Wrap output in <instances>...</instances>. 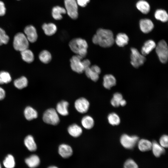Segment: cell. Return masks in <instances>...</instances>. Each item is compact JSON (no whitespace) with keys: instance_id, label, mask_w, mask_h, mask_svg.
<instances>
[{"instance_id":"33","label":"cell","mask_w":168,"mask_h":168,"mask_svg":"<svg viewBox=\"0 0 168 168\" xmlns=\"http://www.w3.org/2000/svg\"><path fill=\"white\" fill-rule=\"evenodd\" d=\"M3 164L6 168H14L15 166L14 157L11 154L7 155L3 160Z\"/></svg>"},{"instance_id":"3","label":"cell","mask_w":168,"mask_h":168,"mask_svg":"<svg viewBox=\"0 0 168 168\" xmlns=\"http://www.w3.org/2000/svg\"><path fill=\"white\" fill-rule=\"evenodd\" d=\"M29 41L25 35L23 33L19 32L14 36L13 41L14 49L20 52L28 49Z\"/></svg>"},{"instance_id":"46","label":"cell","mask_w":168,"mask_h":168,"mask_svg":"<svg viewBox=\"0 0 168 168\" xmlns=\"http://www.w3.org/2000/svg\"><path fill=\"white\" fill-rule=\"evenodd\" d=\"M0 168H2L0 163Z\"/></svg>"},{"instance_id":"6","label":"cell","mask_w":168,"mask_h":168,"mask_svg":"<svg viewBox=\"0 0 168 168\" xmlns=\"http://www.w3.org/2000/svg\"><path fill=\"white\" fill-rule=\"evenodd\" d=\"M131 50V63L134 68H138L144 64L146 58L145 56L141 54L136 49L132 48Z\"/></svg>"},{"instance_id":"29","label":"cell","mask_w":168,"mask_h":168,"mask_svg":"<svg viewBox=\"0 0 168 168\" xmlns=\"http://www.w3.org/2000/svg\"><path fill=\"white\" fill-rule=\"evenodd\" d=\"M22 59L27 63H31L34 60V55L32 51L28 49L21 52Z\"/></svg>"},{"instance_id":"32","label":"cell","mask_w":168,"mask_h":168,"mask_svg":"<svg viewBox=\"0 0 168 168\" xmlns=\"http://www.w3.org/2000/svg\"><path fill=\"white\" fill-rule=\"evenodd\" d=\"M28 83V80L27 78L24 76H22L15 80L14 82V86L19 89H22L26 87Z\"/></svg>"},{"instance_id":"45","label":"cell","mask_w":168,"mask_h":168,"mask_svg":"<svg viewBox=\"0 0 168 168\" xmlns=\"http://www.w3.org/2000/svg\"><path fill=\"white\" fill-rule=\"evenodd\" d=\"M48 168H58L56 166H51L49 167Z\"/></svg>"},{"instance_id":"41","label":"cell","mask_w":168,"mask_h":168,"mask_svg":"<svg viewBox=\"0 0 168 168\" xmlns=\"http://www.w3.org/2000/svg\"><path fill=\"white\" fill-rule=\"evenodd\" d=\"M90 0H76L78 5L83 7H85Z\"/></svg>"},{"instance_id":"20","label":"cell","mask_w":168,"mask_h":168,"mask_svg":"<svg viewBox=\"0 0 168 168\" xmlns=\"http://www.w3.org/2000/svg\"><path fill=\"white\" fill-rule=\"evenodd\" d=\"M42 28L45 34L49 36L54 35L57 30L56 26L53 23H44L42 25Z\"/></svg>"},{"instance_id":"14","label":"cell","mask_w":168,"mask_h":168,"mask_svg":"<svg viewBox=\"0 0 168 168\" xmlns=\"http://www.w3.org/2000/svg\"><path fill=\"white\" fill-rule=\"evenodd\" d=\"M58 152L60 156L64 158L69 157L73 153L72 147L69 145L64 144H62L59 146Z\"/></svg>"},{"instance_id":"38","label":"cell","mask_w":168,"mask_h":168,"mask_svg":"<svg viewBox=\"0 0 168 168\" xmlns=\"http://www.w3.org/2000/svg\"><path fill=\"white\" fill-rule=\"evenodd\" d=\"M124 168H138L136 162L132 159H127L124 162Z\"/></svg>"},{"instance_id":"18","label":"cell","mask_w":168,"mask_h":168,"mask_svg":"<svg viewBox=\"0 0 168 168\" xmlns=\"http://www.w3.org/2000/svg\"><path fill=\"white\" fill-rule=\"evenodd\" d=\"M68 105L69 104L67 101L62 100L57 104L56 111L62 115L66 116L68 114Z\"/></svg>"},{"instance_id":"15","label":"cell","mask_w":168,"mask_h":168,"mask_svg":"<svg viewBox=\"0 0 168 168\" xmlns=\"http://www.w3.org/2000/svg\"><path fill=\"white\" fill-rule=\"evenodd\" d=\"M25 162L30 168H35L38 167L40 163V160L37 155L33 154L25 159Z\"/></svg>"},{"instance_id":"19","label":"cell","mask_w":168,"mask_h":168,"mask_svg":"<svg viewBox=\"0 0 168 168\" xmlns=\"http://www.w3.org/2000/svg\"><path fill=\"white\" fill-rule=\"evenodd\" d=\"M137 9L144 14L148 13L150 10V6L149 3L144 0H140L136 4Z\"/></svg>"},{"instance_id":"2","label":"cell","mask_w":168,"mask_h":168,"mask_svg":"<svg viewBox=\"0 0 168 168\" xmlns=\"http://www.w3.org/2000/svg\"><path fill=\"white\" fill-rule=\"evenodd\" d=\"M69 46L72 51L76 54L83 58L86 56L88 44L85 40L80 38L73 39L69 42Z\"/></svg>"},{"instance_id":"28","label":"cell","mask_w":168,"mask_h":168,"mask_svg":"<svg viewBox=\"0 0 168 168\" xmlns=\"http://www.w3.org/2000/svg\"><path fill=\"white\" fill-rule=\"evenodd\" d=\"M66 12L65 8L59 6L54 7L52 10V16L53 18L56 20H59L62 18V14Z\"/></svg>"},{"instance_id":"35","label":"cell","mask_w":168,"mask_h":168,"mask_svg":"<svg viewBox=\"0 0 168 168\" xmlns=\"http://www.w3.org/2000/svg\"><path fill=\"white\" fill-rule=\"evenodd\" d=\"M108 119L109 123L112 125H118L120 121L119 116L114 113L109 114L108 116Z\"/></svg>"},{"instance_id":"44","label":"cell","mask_w":168,"mask_h":168,"mask_svg":"<svg viewBox=\"0 0 168 168\" xmlns=\"http://www.w3.org/2000/svg\"><path fill=\"white\" fill-rule=\"evenodd\" d=\"M126 104V100H125L123 99L121 100L120 103V105H121L122 106H124Z\"/></svg>"},{"instance_id":"13","label":"cell","mask_w":168,"mask_h":168,"mask_svg":"<svg viewBox=\"0 0 168 168\" xmlns=\"http://www.w3.org/2000/svg\"><path fill=\"white\" fill-rule=\"evenodd\" d=\"M139 26L140 30L143 33H148L153 30L154 25L151 20L145 18L140 20Z\"/></svg>"},{"instance_id":"36","label":"cell","mask_w":168,"mask_h":168,"mask_svg":"<svg viewBox=\"0 0 168 168\" xmlns=\"http://www.w3.org/2000/svg\"><path fill=\"white\" fill-rule=\"evenodd\" d=\"M123 99V96L121 94L118 92H116L113 95V96L111 100V104L114 107H118L120 105V103Z\"/></svg>"},{"instance_id":"16","label":"cell","mask_w":168,"mask_h":168,"mask_svg":"<svg viewBox=\"0 0 168 168\" xmlns=\"http://www.w3.org/2000/svg\"><path fill=\"white\" fill-rule=\"evenodd\" d=\"M156 45L155 42L153 40H147L142 48L141 54L144 56L147 55L155 48Z\"/></svg>"},{"instance_id":"23","label":"cell","mask_w":168,"mask_h":168,"mask_svg":"<svg viewBox=\"0 0 168 168\" xmlns=\"http://www.w3.org/2000/svg\"><path fill=\"white\" fill-rule=\"evenodd\" d=\"M151 149L154 155L157 157H160L165 152L164 148L156 141H153L152 143Z\"/></svg>"},{"instance_id":"21","label":"cell","mask_w":168,"mask_h":168,"mask_svg":"<svg viewBox=\"0 0 168 168\" xmlns=\"http://www.w3.org/2000/svg\"><path fill=\"white\" fill-rule=\"evenodd\" d=\"M24 143L26 147L30 151L34 152L36 150V144L31 135L27 136L25 138Z\"/></svg>"},{"instance_id":"30","label":"cell","mask_w":168,"mask_h":168,"mask_svg":"<svg viewBox=\"0 0 168 168\" xmlns=\"http://www.w3.org/2000/svg\"><path fill=\"white\" fill-rule=\"evenodd\" d=\"M39 58L41 62L44 64H47L51 61L52 56L49 51L46 50H44L40 53Z\"/></svg>"},{"instance_id":"4","label":"cell","mask_w":168,"mask_h":168,"mask_svg":"<svg viewBox=\"0 0 168 168\" xmlns=\"http://www.w3.org/2000/svg\"><path fill=\"white\" fill-rule=\"evenodd\" d=\"M156 51L160 61L162 63L167 62L168 58V47L166 42L160 40L156 45Z\"/></svg>"},{"instance_id":"12","label":"cell","mask_w":168,"mask_h":168,"mask_svg":"<svg viewBox=\"0 0 168 168\" xmlns=\"http://www.w3.org/2000/svg\"><path fill=\"white\" fill-rule=\"evenodd\" d=\"M24 32L29 42L34 43L37 40L38 35L35 28L33 26L30 25L27 26L24 29Z\"/></svg>"},{"instance_id":"42","label":"cell","mask_w":168,"mask_h":168,"mask_svg":"<svg viewBox=\"0 0 168 168\" xmlns=\"http://www.w3.org/2000/svg\"><path fill=\"white\" fill-rule=\"evenodd\" d=\"M82 63L85 69L91 66V62L90 61L87 59H82ZM85 70V69H84Z\"/></svg>"},{"instance_id":"34","label":"cell","mask_w":168,"mask_h":168,"mask_svg":"<svg viewBox=\"0 0 168 168\" xmlns=\"http://www.w3.org/2000/svg\"><path fill=\"white\" fill-rule=\"evenodd\" d=\"M11 80V77L9 73L4 71L0 72V84L9 83Z\"/></svg>"},{"instance_id":"26","label":"cell","mask_w":168,"mask_h":168,"mask_svg":"<svg viewBox=\"0 0 168 168\" xmlns=\"http://www.w3.org/2000/svg\"><path fill=\"white\" fill-rule=\"evenodd\" d=\"M155 18L162 22H165L168 20V15L166 11L163 9L157 10L154 13Z\"/></svg>"},{"instance_id":"10","label":"cell","mask_w":168,"mask_h":168,"mask_svg":"<svg viewBox=\"0 0 168 168\" xmlns=\"http://www.w3.org/2000/svg\"><path fill=\"white\" fill-rule=\"evenodd\" d=\"M101 71V69L98 66L94 65L86 68L84 72L88 78L93 81L96 82L99 79Z\"/></svg>"},{"instance_id":"7","label":"cell","mask_w":168,"mask_h":168,"mask_svg":"<svg viewBox=\"0 0 168 168\" xmlns=\"http://www.w3.org/2000/svg\"><path fill=\"white\" fill-rule=\"evenodd\" d=\"M83 58L79 55L73 56L70 60V66L72 70L79 74L83 73L85 68L82 63Z\"/></svg>"},{"instance_id":"37","label":"cell","mask_w":168,"mask_h":168,"mask_svg":"<svg viewBox=\"0 0 168 168\" xmlns=\"http://www.w3.org/2000/svg\"><path fill=\"white\" fill-rule=\"evenodd\" d=\"M9 39V37L6 34L5 30L0 27V45L7 44Z\"/></svg>"},{"instance_id":"43","label":"cell","mask_w":168,"mask_h":168,"mask_svg":"<svg viewBox=\"0 0 168 168\" xmlns=\"http://www.w3.org/2000/svg\"><path fill=\"white\" fill-rule=\"evenodd\" d=\"M5 96V92L4 90L0 87V100H3Z\"/></svg>"},{"instance_id":"1","label":"cell","mask_w":168,"mask_h":168,"mask_svg":"<svg viewBox=\"0 0 168 168\" xmlns=\"http://www.w3.org/2000/svg\"><path fill=\"white\" fill-rule=\"evenodd\" d=\"M92 42L103 48L111 46L114 42L112 32L108 29L100 28L92 38Z\"/></svg>"},{"instance_id":"31","label":"cell","mask_w":168,"mask_h":168,"mask_svg":"<svg viewBox=\"0 0 168 168\" xmlns=\"http://www.w3.org/2000/svg\"><path fill=\"white\" fill-rule=\"evenodd\" d=\"M81 123L85 128L89 129L94 126V120L91 116L86 115L83 117L81 120Z\"/></svg>"},{"instance_id":"22","label":"cell","mask_w":168,"mask_h":168,"mask_svg":"<svg viewBox=\"0 0 168 168\" xmlns=\"http://www.w3.org/2000/svg\"><path fill=\"white\" fill-rule=\"evenodd\" d=\"M129 38L127 35L124 33L118 34L114 40L116 44L119 47H123L128 44Z\"/></svg>"},{"instance_id":"27","label":"cell","mask_w":168,"mask_h":168,"mask_svg":"<svg viewBox=\"0 0 168 168\" xmlns=\"http://www.w3.org/2000/svg\"><path fill=\"white\" fill-rule=\"evenodd\" d=\"M24 114L25 117L28 120H31L35 119L38 116V113L36 111L30 106H28L25 109Z\"/></svg>"},{"instance_id":"47","label":"cell","mask_w":168,"mask_h":168,"mask_svg":"<svg viewBox=\"0 0 168 168\" xmlns=\"http://www.w3.org/2000/svg\"></svg>"},{"instance_id":"5","label":"cell","mask_w":168,"mask_h":168,"mask_svg":"<svg viewBox=\"0 0 168 168\" xmlns=\"http://www.w3.org/2000/svg\"><path fill=\"white\" fill-rule=\"evenodd\" d=\"M44 121L48 124L56 125L59 122V119L56 110L50 108L46 110L43 116Z\"/></svg>"},{"instance_id":"8","label":"cell","mask_w":168,"mask_h":168,"mask_svg":"<svg viewBox=\"0 0 168 168\" xmlns=\"http://www.w3.org/2000/svg\"><path fill=\"white\" fill-rule=\"evenodd\" d=\"M65 10L68 15L74 19L78 16L77 4L76 0H64Z\"/></svg>"},{"instance_id":"25","label":"cell","mask_w":168,"mask_h":168,"mask_svg":"<svg viewBox=\"0 0 168 168\" xmlns=\"http://www.w3.org/2000/svg\"><path fill=\"white\" fill-rule=\"evenodd\" d=\"M138 147L139 150L143 152L147 151L152 149V142L145 139H141L138 142Z\"/></svg>"},{"instance_id":"11","label":"cell","mask_w":168,"mask_h":168,"mask_svg":"<svg viewBox=\"0 0 168 168\" xmlns=\"http://www.w3.org/2000/svg\"><path fill=\"white\" fill-rule=\"evenodd\" d=\"M90 104L85 98H80L75 101L74 106L76 110L81 113L86 112L88 110Z\"/></svg>"},{"instance_id":"17","label":"cell","mask_w":168,"mask_h":168,"mask_svg":"<svg viewBox=\"0 0 168 168\" xmlns=\"http://www.w3.org/2000/svg\"><path fill=\"white\" fill-rule=\"evenodd\" d=\"M116 82L115 77L112 74H106L103 77V86L107 89H109L115 85Z\"/></svg>"},{"instance_id":"39","label":"cell","mask_w":168,"mask_h":168,"mask_svg":"<svg viewBox=\"0 0 168 168\" xmlns=\"http://www.w3.org/2000/svg\"><path fill=\"white\" fill-rule=\"evenodd\" d=\"M168 136L166 135L162 136L160 139V144L162 147L167 148L168 146Z\"/></svg>"},{"instance_id":"40","label":"cell","mask_w":168,"mask_h":168,"mask_svg":"<svg viewBox=\"0 0 168 168\" xmlns=\"http://www.w3.org/2000/svg\"><path fill=\"white\" fill-rule=\"evenodd\" d=\"M6 12V8L4 3L0 1V16H4Z\"/></svg>"},{"instance_id":"24","label":"cell","mask_w":168,"mask_h":168,"mask_svg":"<svg viewBox=\"0 0 168 168\" xmlns=\"http://www.w3.org/2000/svg\"><path fill=\"white\" fill-rule=\"evenodd\" d=\"M68 130L70 135L75 138L81 135L82 131V128L76 124H73L69 126Z\"/></svg>"},{"instance_id":"9","label":"cell","mask_w":168,"mask_h":168,"mask_svg":"<svg viewBox=\"0 0 168 168\" xmlns=\"http://www.w3.org/2000/svg\"><path fill=\"white\" fill-rule=\"evenodd\" d=\"M139 140L136 136H130L126 134H123L121 137L120 142L123 146L126 149H132Z\"/></svg>"}]
</instances>
